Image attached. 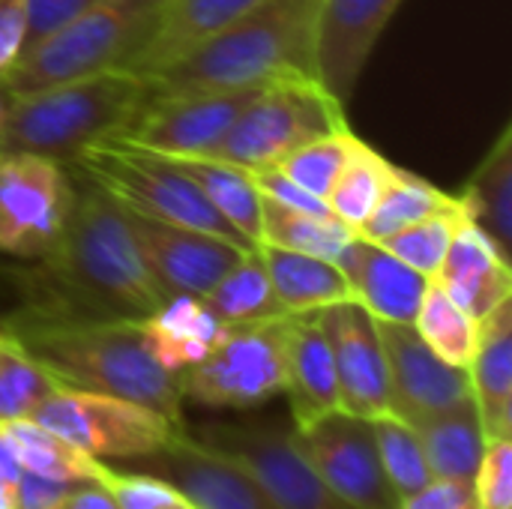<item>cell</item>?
Here are the masks:
<instances>
[{"mask_svg":"<svg viewBox=\"0 0 512 509\" xmlns=\"http://www.w3.org/2000/svg\"><path fill=\"white\" fill-rule=\"evenodd\" d=\"M372 426H375V441H378L384 474H387L390 486L396 489V495L402 501H408L417 492H423L435 477L429 471V462H426L417 432L393 414L372 420Z\"/></svg>","mask_w":512,"mask_h":509,"instance_id":"35","label":"cell"},{"mask_svg":"<svg viewBox=\"0 0 512 509\" xmlns=\"http://www.w3.org/2000/svg\"><path fill=\"white\" fill-rule=\"evenodd\" d=\"M75 483H60L33 471H21L12 483V509H54Z\"/></svg>","mask_w":512,"mask_h":509,"instance_id":"42","label":"cell"},{"mask_svg":"<svg viewBox=\"0 0 512 509\" xmlns=\"http://www.w3.org/2000/svg\"><path fill=\"white\" fill-rule=\"evenodd\" d=\"M411 429L420 438V447L426 453V462L435 480L474 486V477L486 450V432H483L474 399L450 411L432 414L414 423Z\"/></svg>","mask_w":512,"mask_h":509,"instance_id":"26","label":"cell"},{"mask_svg":"<svg viewBox=\"0 0 512 509\" xmlns=\"http://www.w3.org/2000/svg\"><path fill=\"white\" fill-rule=\"evenodd\" d=\"M135 465L171 483L192 509H282L240 465L195 441L189 426L177 429L159 453Z\"/></svg>","mask_w":512,"mask_h":509,"instance_id":"17","label":"cell"},{"mask_svg":"<svg viewBox=\"0 0 512 509\" xmlns=\"http://www.w3.org/2000/svg\"><path fill=\"white\" fill-rule=\"evenodd\" d=\"M264 87V84H261ZM261 87L240 90H189V93H156L150 90L141 111L132 117L126 132L114 141L132 147L171 153V156H210L225 138L237 114Z\"/></svg>","mask_w":512,"mask_h":509,"instance_id":"13","label":"cell"},{"mask_svg":"<svg viewBox=\"0 0 512 509\" xmlns=\"http://www.w3.org/2000/svg\"><path fill=\"white\" fill-rule=\"evenodd\" d=\"M468 378L486 438L512 441V297L477 321Z\"/></svg>","mask_w":512,"mask_h":509,"instance_id":"22","label":"cell"},{"mask_svg":"<svg viewBox=\"0 0 512 509\" xmlns=\"http://www.w3.org/2000/svg\"><path fill=\"white\" fill-rule=\"evenodd\" d=\"M414 330L441 360L468 369L474 345H477V321L459 303H453L435 282L429 285L420 303Z\"/></svg>","mask_w":512,"mask_h":509,"instance_id":"34","label":"cell"},{"mask_svg":"<svg viewBox=\"0 0 512 509\" xmlns=\"http://www.w3.org/2000/svg\"><path fill=\"white\" fill-rule=\"evenodd\" d=\"M162 9L165 0H102L27 48L0 78L12 96H21L102 72H129Z\"/></svg>","mask_w":512,"mask_h":509,"instance_id":"5","label":"cell"},{"mask_svg":"<svg viewBox=\"0 0 512 509\" xmlns=\"http://www.w3.org/2000/svg\"><path fill=\"white\" fill-rule=\"evenodd\" d=\"M258 3L261 0H165L162 18L147 48L138 54L129 72L141 78L162 72L165 66L177 63L189 51H195L216 33L231 27Z\"/></svg>","mask_w":512,"mask_h":509,"instance_id":"23","label":"cell"},{"mask_svg":"<svg viewBox=\"0 0 512 509\" xmlns=\"http://www.w3.org/2000/svg\"><path fill=\"white\" fill-rule=\"evenodd\" d=\"M66 168L138 216L249 243L213 210L201 189L177 174L156 150L132 147L126 141H102L78 153Z\"/></svg>","mask_w":512,"mask_h":509,"instance_id":"6","label":"cell"},{"mask_svg":"<svg viewBox=\"0 0 512 509\" xmlns=\"http://www.w3.org/2000/svg\"><path fill=\"white\" fill-rule=\"evenodd\" d=\"M0 509H12V489L0 480Z\"/></svg>","mask_w":512,"mask_h":509,"instance_id":"46","label":"cell"},{"mask_svg":"<svg viewBox=\"0 0 512 509\" xmlns=\"http://www.w3.org/2000/svg\"><path fill=\"white\" fill-rule=\"evenodd\" d=\"M96 486H102L117 509H192V504L162 477L144 471H120L102 462Z\"/></svg>","mask_w":512,"mask_h":509,"instance_id":"38","label":"cell"},{"mask_svg":"<svg viewBox=\"0 0 512 509\" xmlns=\"http://www.w3.org/2000/svg\"><path fill=\"white\" fill-rule=\"evenodd\" d=\"M393 174H396L393 162H387L369 144L357 141L354 153L348 156L345 168L339 171V177L327 195L330 213L336 219H342L348 228L360 231L363 222L375 213L378 201L384 198Z\"/></svg>","mask_w":512,"mask_h":509,"instance_id":"32","label":"cell"},{"mask_svg":"<svg viewBox=\"0 0 512 509\" xmlns=\"http://www.w3.org/2000/svg\"><path fill=\"white\" fill-rule=\"evenodd\" d=\"M336 267L345 273L354 300L366 306L378 321L393 324H414L432 285L423 273L399 261L381 243L360 234L339 252Z\"/></svg>","mask_w":512,"mask_h":509,"instance_id":"19","label":"cell"},{"mask_svg":"<svg viewBox=\"0 0 512 509\" xmlns=\"http://www.w3.org/2000/svg\"><path fill=\"white\" fill-rule=\"evenodd\" d=\"M0 330L42 363L60 387L129 399L186 423L180 375L162 366L144 321H30L6 315Z\"/></svg>","mask_w":512,"mask_h":509,"instance_id":"2","label":"cell"},{"mask_svg":"<svg viewBox=\"0 0 512 509\" xmlns=\"http://www.w3.org/2000/svg\"><path fill=\"white\" fill-rule=\"evenodd\" d=\"M462 219H465V210L429 216V219H423V222H417L411 228H402V231L390 234L387 240H381V246L432 282L438 276L447 252H450L453 234H456Z\"/></svg>","mask_w":512,"mask_h":509,"instance_id":"37","label":"cell"},{"mask_svg":"<svg viewBox=\"0 0 512 509\" xmlns=\"http://www.w3.org/2000/svg\"><path fill=\"white\" fill-rule=\"evenodd\" d=\"M357 135L351 129L345 132H333V135H321L303 147H297L294 153H288L276 168H282L294 183H300L303 189H309L312 195L324 198L330 195L339 171L345 168L348 156L357 147Z\"/></svg>","mask_w":512,"mask_h":509,"instance_id":"36","label":"cell"},{"mask_svg":"<svg viewBox=\"0 0 512 509\" xmlns=\"http://www.w3.org/2000/svg\"><path fill=\"white\" fill-rule=\"evenodd\" d=\"M126 216L150 273L168 297H207L213 285L225 279L246 252L255 249L231 237L168 225L132 210H126Z\"/></svg>","mask_w":512,"mask_h":509,"instance_id":"14","label":"cell"},{"mask_svg":"<svg viewBox=\"0 0 512 509\" xmlns=\"http://www.w3.org/2000/svg\"><path fill=\"white\" fill-rule=\"evenodd\" d=\"M30 420L99 462H138L153 456L186 426L147 405L72 387H57Z\"/></svg>","mask_w":512,"mask_h":509,"instance_id":"9","label":"cell"},{"mask_svg":"<svg viewBox=\"0 0 512 509\" xmlns=\"http://www.w3.org/2000/svg\"><path fill=\"white\" fill-rule=\"evenodd\" d=\"M258 255L270 276L273 294L288 315L321 312L333 303L354 300L345 273L330 258L303 255L267 243H258Z\"/></svg>","mask_w":512,"mask_h":509,"instance_id":"24","label":"cell"},{"mask_svg":"<svg viewBox=\"0 0 512 509\" xmlns=\"http://www.w3.org/2000/svg\"><path fill=\"white\" fill-rule=\"evenodd\" d=\"M102 0H30V12H27V39H24V51L33 48L36 42H42L45 36H51L57 27H63L66 21H72L75 15H81L84 9L96 6ZM21 51V54H24Z\"/></svg>","mask_w":512,"mask_h":509,"instance_id":"41","label":"cell"},{"mask_svg":"<svg viewBox=\"0 0 512 509\" xmlns=\"http://www.w3.org/2000/svg\"><path fill=\"white\" fill-rule=\"evenodd\" d=\"M345 129V105L318 78H282L249 99L210 156L246 171L270 168L297 147Z\"/></svg>","mask_w":512,"mask_h":509,"instance_id":"7","label":"cell"},{"mask_svg":"<svg viewBox=\"0 0 512 509\" xmlns=\"http://www.w3.org/2000/svg\"><path fill=\"white\" fill-rule=\"evenodd\" d=\"M453 210H462L459 195H447L438 186H432L429 180H423L405 168H396L384 198L378 201L375 213L363 222V228L357 234L381 243L402 228H411L429 216H441V213H453Z\"/></svg>","mask_w":512,"mask_h":509,"instance_id":"30","label":"cell"},{"mask_svg":"<svg viewBox=\"0 0 512 509\" xmlns=\"http://www.w3.org/2000/svg\"><path fill=\"white\" fill-rule=\"evenodd\" d=\"M54 509H117L114 498L96 483H75Z\"/></svg>","mask_w":512,"mask_h":509,"instance_id":"44","label":"cell"},{"mask_svg":"<svg viewBox=\"0 0 512 509\" xmlns=\"http://www.w3.org/2000/svg\"><path fill=\"white\" fill-rule=\"evenodd\" d=\"M339 384V408L366 420L390 414L387 357L378 318L357 300H342L318 312Z\"/></svg>","mask_w":512,"mask_h":509,"instance_id":"16","label":"cell"},{"mask_svg":"<svg viewBox=\"0 0 512 509\" xmlns=\"http://www.w3.org/2000/svg\"><path fill=\"white\" fill-rule=\"evenodd\" d=\"M30 0H0V75L21 57Z\"/></svg>","mask_w":512,"mask_h":509,"instance_id":"43","label":"cell"},{"mask_svg":"<svg viewBox=\"0 0 512 509\" xmlns=\"http://www.w3.org/2000/svg\"><path fill=\"white\" fill-rule=\"evenodd\" d=\"M192 438L240 465L282 509H351L312 471L294 441L291 420L207 423Z\"/></svg>","mask_w":512,"mask_h":509,"instance_id":"10","label":"cell"},{"mask_svg":"<svg viewBox=\"0 0 512 509\" xmlns=\"http://www.w3.org/2000/svg\"><path fill=\"white\" fill-rule=\"evenodd\" d=\"M432 282L474 321H483L512 297L510 261L498 255L492 240L468 216L459 222L450 252Z\"/></svg>","mask_w":512,"mask_h":509,"instance_id":"21","label":"cell"},{"mask_svg":"<svg viewBox=\"0 0 512 509\" xmlns=\"http://www.w3.org/2000/svg\"><path fill=\"white\" fill-rule=\"evenodd\" d=\"M459 204L465 216L512 264V126L507 123L468 177Z\"/></svg>","mask_w":512,"mask_h":509,"instance_id":"25","label":"cell"},{"mask_svg":"<svg viewBox=\"0 0 512 509\" xmlns=\"http://www.w3.org/2000/svg\"><path fill=\"white\" fill-rule=\"evenodd\" d=\"M318 12L321 0H261L231 27L144 81L156 93H189L318 78Z\"/></svg>","mask_w":512,"mask_h":509,"instance_id":"3","label":"cell"},{"mask_svg":"<svg viewBox=\"0 0 512 509\" xmlns=\"http://www.w3.org/2000/svg\"><path fill=\"white\" fill-rule=\"evenodd\" d=\"M354 237H357V231L348 228L336 216L300 213V210H288L282 204L261 198V240L258 243L336 261L339 252Z\"/></svg>","mask_w":512,"mask_h":509,"instance_id":"31","label":"cell"},{"mask_svg":"<svg viewBox=\"0 0 512 509\" xmlns=\"http://www.w3.org/2000/svg\"><path fill=\"white\" fill-rule=\"evenodd\" d=\"M0 435L18 459L21 471H33L60 483H96L102 462L66 444L60 435L48 432L33 420L0 423Z\"/></svg>","mask_w":512,"mask_h":509,"instance_id":"28","label":"cell"},{"mask_svg":"<svg viewBox=\"0 0 512 509\" xmlns=\"http://www.w3.org/2000/svg\"><path fill=\"white\" fill-rule=\"evenodd\" d=\"M288 318L225 324L219 342L207 351V357L183 372V402L249 411L267 405L273 396H282Z\"/></svg>","mask_w":512,"mask_h":509,"instance_id":"8","label":"cell"},{"mask_svg":"<svg viewBox=\"0 0 512 509\" xmlns=\"http://www.w3.org/2000/svg\"><path fill=\"white\" fill-rule=\"evenodd\" d=\"M294 441L342 504L351 509H402V498L384 474L372 420L336 408L309 426H294Z\"/></svg>","mask_w":512,"mask_h":509,"instance_id":"12","label":"cell"},{"mask_svg":"<svg viewBox=\"0 0 512 509\" xmlns=\"http://www.w3.org/2000/svg\"><path fill=\"white\" fill-rule=\"evenodd\" d=\"M402 0H321L318 12V81L342 102L354 87Z\"/></svg>","mask_w":512,"mask_h":509,"instance_id":"18","label":"cell"},{"mask_svg":"<svg viewBox=\"0 0 512 509\" xmlns=\"http://www.w3.org/2000/svg\"><path fill=\"white\" fill-rule=\"evenodd\" d=\"M477 509H512V441L486 438V450L474 477Z\"/></svg>","mask_w":512,"mask_h":509,"instance_id":"39","label":"cell"},{"mask_svg":"<svg viewBox=\"0 0 512 509\" xmlns=\"http://www.w3.org/2000/svg\"><path fill=\"white\" fill-rule=\"evenodd\" d=\"M255 180V189L264 201L282 204L288 210H300V213H318V216H333L330 204L318 195H312L309 189H303L300 183H294L282 168L270 165V168H255L249 171Z\"/></svg>","mask_w":512,"mask_h":509,"instance_id":"40","label":"cell"},{"mask_svg":"<svg viewBox=\"0 0 512 509\" xmlns=\"http://www.w3.org/2000/svg\"><path fill=\"white\" fill-rule=\"evenodd\" d=\"M78 180L75 210L60 243L30 267H12L18 306L30 321H144L168 294L150 273L129 216L99 186Z\"/></svg>","mask_w":512,"mask_h":509,"instance_id":"1","label":"cell"},{"mask_svg":"<svg viewBox=\"0 0 512 509\" xmlns=\"http://www.w3.org/2000/svg\"><path fill=\"white\" fill-rule=\"evenodd\" d=\"M150 96L135 72H102L12 96L0 147L69 165L93 144L114 141Z\"/></svg>","mask_w":512,"mask_h":509,"instance_id":"4","label":"cell"},{"mask_svg":"<svg viewBox=\"0 0 512 509\" xmlns=\"http://www.w3.org/2000/svg\"><path fill=\"white\" fill-rule=\"evenodd\" d=\"M387 381H390V414L414 426L432 414L450 411L471 402V378L465 366L441 360L414 330V324L378 321Z\"/></svg>","mask_w":512,"mask_h":509,"instance_id":"15","label":"cell"},{"mask_svg":"<svg viewBox=\"0 0 512 509\" xmlns=\"http://www.w3.org/2000/svg\"><path fill=\"white\" fill-rule=\"evenodd\" d=\"M462 509H477V504H471V507H462Z\"/></svg>","mask_w":512,"mask_h":509,"instance_id":"47","label":"cell"},{"mask_svg":"<svg viewBox=\"0 0 512 509\" xmlns=\"http://www.w3.org/2000/svg\"><path fill=\"white\" fill-rule=\"evenodd\" d=\"M57 387L54 375L0 330V423L30 420Z\"/></svg>","mask_w":512,"mask_h":509,"instance_id":"33","label":"cell"},{"mask_svg":"<svg viewBox=\"0 0 512 509\" xmlns=\"http://www.w3.org/2000/svg\"><path fill=\"white\" fill-rule=\"evenodd\" d=\"M162 156L177 174H183L201 189V195L237 234H243L252 246H258L261 195L246 168L213 159V156H171V153H162Z\"/></svg>","mask_w":512,"mask_h":509,"instance_id":"27","label":"cell"},{"mask_svg":"<svg viewBox=\"0 0 512 509\" xmlns=\"http://www.w3.org/2000/svg\"><path fill=\"white\" fill-rule=\"evenodd\" d=\"M0 153H3V147H0Z\"/></svg>","mask_w":512,"mask_h":509,"instance_id":"48","label":"cell"},{"mask_svg":"<svg viewBox=\"0 0 512 509\" xmlns=\"http://www.w3.org/2000/svg\"><path fill=\"white\" fill-rule=\"evenodd\" d=\"M75 174L36 153H0V252L36 261L69 228L75 210Z\"/></svg>","mask_w":512,"mask_h":509,"instance_id":"11","label":"cell"},{"mask_svg":"<svg viewBox=\"0 0 512 509\" xmlns=\"http://www.w3.org/2000/svg\"><path fill=\"white\" fill-rule=\"evenodd\" d=\"M201 300L222 324H258V321L288 318V312L273 294L258 246L246 252L240 264L225 279H219L213 291Z\"/></svg>","mask_w":512,"mask_h":509,"instance_id":"29","label":"cell"},{"mask_svg":"<svg viewBox=\"0 0 512 509\" xmlns=\"http://www.w3.org/2000/svg\"><path fill=\"white\" fill-rule=\"evenodd\" d=\"M291 423L309 426L339 408L336 366L318 312L291 315L285 327V390Z\"/></svg>","mask_w":512,"mask_h":509,"instance_id":"20","label":"cell"},{"mask_svg":"<svg viewBox=\"0 0 512 509\" xmlns=\"http://www.w3.org/2000/svg\"><path fill=\"white\" fill-rule=\"evenodd\" d=\"M9 105H12V93H9V87L3 84V78H0V135H3V126H6Z\"/></svg>","mask_w":512,"mask_h":509,"instance_id":"45","label":"cell"}]
</instances>
